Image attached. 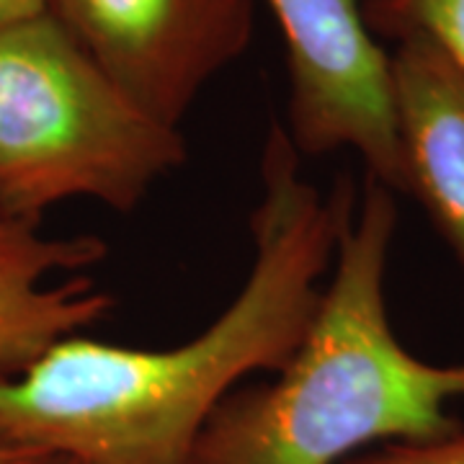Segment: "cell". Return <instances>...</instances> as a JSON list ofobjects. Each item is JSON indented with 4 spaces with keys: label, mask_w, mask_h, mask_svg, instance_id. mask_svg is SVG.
Wrapping results in <instances>:
<instances>
[{
    "label": "cell",
    "mask_w": 464,
    "mask_h": 464,
    "mask_svg": "<svg viewBox=\"0 0 464 464\" xmlns=\"http://www.w3.org/2000/svg\"><path fill=\"white\" fill-rule=\"evenodd\" d=\"M356 191L328 197L302 170L284 124L261 152L253 261L227 310L191 341L137 348L70 335L0 377V444L78 464H194L217 405L256 372H279L313 323Z\"/></svg>",
    "instance_id": "6da1fadb"
},
{
    "label": "cell",
    "mask_w": 464,
    "mask_h": 464,
    "mask_svg": "<svg viewBox=\"0 0 464 464\" xmlns=\"http://www.w3.org/2000/svg\"><path fill=\"white\" fill-rule=\"evenodd\" d=\"M395 191L366 176L346 207L331 282L279 377L217 405L194 464H343L372 444L431 441L462 429V364H431L400 343L387 310Z\"/></svg>",
    "instance_id": "7a4b0ae2"
},
{
    "label": "cell",
    "mask_w": 464,
    "mask_h": 464,
    "mask_svg": "<svg viewBox=\"0 0 464 464\" xmlns=\"http://www.w3.org/2000/svg\"><path fill=\"white\" fill-rule=\"evenodd\" d=\"M179 127L137 106L52 16L0 29V217L39 227L70 199L134 212L183 166Z\"/></svg>",
    "instance_id": "3957f363"
},
{
    "label": "cell",
    "mask_w": 464,
    "mask_h": 464,
    "mask_svg": "<svg viewBox=\"0 0 464 464\" xmlns=\"http://www.w3.org/2000/svg\"><path fill=\"white\" fill-rule=\"evenodd\" d=\"M286 47V134L299 155L353 150L366 176L402 194L390 52L362 0H264Z\"/></svg>",
    "instance_id": "277c9868"
},
{
    "label": "cell",
    "mask_w": 464,
    "mask_h": 464,
    "mask_svg": "<svg viewBox=\"0 0 464 464\" xmlns=\"http://www.w3.org/2000/svg\"><path fill=\"white\" fill-rule=\"evenodd\" d=\"M253 8L256 0H50L93 63L168 127L246 54Z\"/></svg>",
    "instance_id": "5b68a950"
},
{
    "label": "cell",
    "mask_w": 464,
    "mask_h": 464,
    "mask_svg": "<svg viewBox=\"0 0 464 464\" xmlns=\"http://www.w3.org/2000/svg\"><path fill=\"white\" fill-rule=\"evenodd\" d=\"M106 256L99 235L52 237L0 217V377L24 372L47 348L111 313V295L78 274Z\"/></svg>",
    "instance_id": "8992f818"
},
{
    "label": "cell",
    "mask_w": 464,
    "mask_h": 464,
    "mask_svg": "<svg viewBox=\"0 0 464 464\" xmlns=\"http://www.w3.org/2000/svg\"><path fill=\"white\" fill-rule=\"evenodd\" d=\"M390 72L402 194L464 268V67L431 39L411 36L392 44Z\"/></svg>",
    "instance_id": "52a82bcc"
},
{
    "label": "cell",
    "mask_w": 464,
    "mask_h": 464,
    "mask_svg": "<svg viewBox=\"0 0 464 464\" xmlns=\"http://www.w3.org/2000/svg\"><path fill=\"white\" fill-rule=\"evenodd\" d=\"M362 5L380 42L423 36L464 67V0H362Z\"/></svg>",
    "instance_id": "ba28073f"
},
{
    "label": "cell",
    "mask_w": 464,
    "mask_h": 464,
    "mask_svg": "<svg viewBox=\"0 0 464 464\" xmlns=\"http://www.w3.org/2000/svg\"><path fill=\"white\" fill-rule=\"evenodd\" d=\"M343 464H464V429L431 441H398L362 451Z\"/></svg>",
    "instance_id": "9c48e42d"
},
{
    "label": "cell",
    "mask_w": 464,
    "mask_h": 464,
    "mask_svg": "<svg viewBox=\"0 0 464 464\" xmlns=\"http://www.w3.org/2000/svg\"><path fill=\"white\" fill-rule=\"evenodd\" d=\"M50 11V0H0V29Z\"/></svg>",
    "instance_id": "30bf717a"
},
{
    "label": "cell",
    "mask_w": 464,
    "mask_h": 464,
    "mask_svg": "<svg viewBox=\"0 0 464 464\" xmlns=\"http://www.w3.org/2000/svg\"><path fill=\"white\" fill-rule=\"evenodd\" d=\"M47 454L39 451H29V449L11 447V444H0V464H34L39 462Z\"/></svg>",
    "instance_id": "8fae6325"
},
{
    "label": "cell",
    "mask_w": 464,
    "mask_h": 464,
    "mask_svg": "<svg viewBox=\"0 0 464 464\" xmlns=\"http://www.w3.org/2000/svg\"><path fill=\"white\" fill-rule=\"evenodd\" d=\"M34 464H78L75 459H70V457H60V454H47V457H42L39 462Z\"/></svg>",
    "instance_id": "7c38bea8"
}]
</instances>
